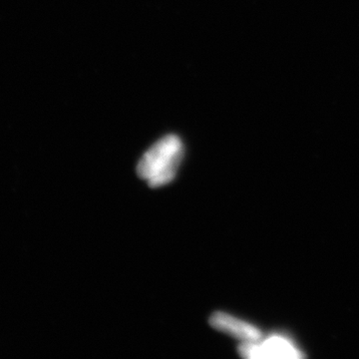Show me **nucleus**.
<instances>
[{
    "instance_id": "f257e3e1",
    "label": "nucleus",
    "mask_w": 359,
    "mask_h": 359,
    "mask_svg": "<svg viewBox=\"0 0 359 359\" xmlns=\"http://www.w3.org/2000/svg\"><path fill=\"white\" fill-rule=\"evenodd\" d=\"M184 154L185 147L178 135H166L144 153L137 165V174L150 188L166 186L176 178Z\"/></svg>"
},
{
    "instance_id": "7ed1b4c3",
    "label": "nucleus",
    "mask_w": 359,
    "mask_h": 359,
    "mask_svg": "<svg viewBox=\"0 0 359 359\" xmlns=\"http://www.w3.org/2000/svg\"><path fill=\"white\" fill-rule=\"evenodd\" d=\"M209 323L215 330L242 340L243 342L259 341L262 339V332L259 328L224 311L212 313L210 316Z\"/></svg>"
},
{
    "instance_id": "f03ea898",
    "label": "nucleus",
    "mask_w": 359,
    "mask_h": 359,
    "mask_svg": "<svg viewBox=\"0 0 359 359\" xmlns=\"http://www.w3.org/2000/svg\"><path fill=\"white\" fill-rule=\"evenodd\" d=\"M238 351L245 358H302V354L289 340L276 335L263 342H243Z\"/></svg>"
}]
</instances>
